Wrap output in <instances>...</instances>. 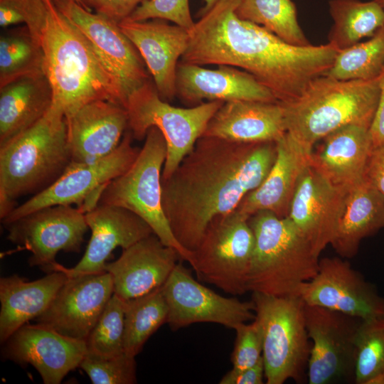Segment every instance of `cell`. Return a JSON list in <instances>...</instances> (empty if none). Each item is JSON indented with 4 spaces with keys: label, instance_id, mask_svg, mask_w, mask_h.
<instances>
[{
    "label": "cell",
    "instance_id": "cell-18",
    "mask_svg": "<svg viewBox=\"0 0 384 384\" xmlns=\"http://www.w3.org/2000/svg\"><path fill=\"white\" fill-rule=\"evenodd\" d=\"M113 294L112 278L107 272L68 276L50 305L35 321L85 341Z\"/></svg>",
    "mask_w": 384,
    "mask_h": 384
},
{
    "label": "cell",
    "instance_id": "cell-41",
    "mask_svg": "<svg viewBox=\"0 0 384 384\" xmlns=\"http://www.w3.org/2000/svg\"><path fill=\"white\" fill-rule=\"evenodd\" d=\"M83 6L119 23L149 0H80Z\"/></svg>",
    "mask_w": 384,
    "mask_h": 384
},
{
    "label": "cell",
    "instance_id": "cell-44",
    "mask_svg": "<svg viewBox=\"0 0 384 384\" xmlns=\"http://www.w3.org/2000/svg\"><path fill=\"white\" fill-rule=\"evenodd\" d=\"M369 131L373 148L384 144V69L381 73L379 100Z\"/></svg>",
    "mask_w": 384,
    "mask_h": 384
},
{
    "label": "cell",
    "instance_id": "cell-27",
    "mask_svg": "<svg viewBox=\"0 0 384 384\" xmlns=\"http://www.w3.org/2000/svg\"><path fill=\"white\" fill-rule=\"evenodd\" d=\"M319 142L310 154L309 164L330 183L348 190L363 179L373 149L368 128L344 126Z\"/></svg>",
    "mask_w": 384,
    "mask_h": 384
},
{
    "label": "cell",
    "instance_id": "cell-46",
    "mask_svg": "<svg viewBox=\"0 0 384 384\" xmlns=\"http://www.w3.org/2000/svg\"><path fill=\"white\" fill-rule=\"evenodd\" d=\"M75 1H76L78 3H79L80 5H82V6H83V5H82V2H81L80 0H75ZM83 7H84V6H83ZM84 8H85V7H84Z\"/></svg>",
    "mask_w": 384,
    "mask_h": 384
},
{
    "label": "cell",
    "instance_id": "cell-10",
    "mask_svg": "<svg viewBox=\"0 0 384 384\" xmlns=\"http://www.w3.org/2000/svg\"><path fill=\"white\" fill-rule=\"evenodd\" d=\"M248 219L236 209L214 218L189 263L200 280L233 296L248 292L255 244Z\"/></svg>",
    "mask_w": 384,
    "mask_h": 384
},
{
    "label": "cell",
    "instance_id": "cell-35",
    "mask_svg": "<svg viewBox=\"0 0 384 384\" xmlns=\"http://www.w3.org/2000/svg\"><path fill=\"white\" fill-rule=\"evenodd\" d=\"M384 69V26L368 41L340 50L325 75L341 80H366Z\"/></svg>",
    "mask_w": 384,
    "mask_h": 384
},
{
    "label": "cell",
    "instance_id": "cell-17",
    "mask_svg": "<svg viewBox=\"0 0 384 384\" xmlns=\"http://www.w3.org/2000/svg\"><path fill=\"white\" fill-rule=\"evenodd\" d=\"M1 347L2 358L32 366L44 384H60L69 372L80 367L87 354L85 341L37 323L20 327Z\"/></svg>",
    "mask_w": 384,
    "mask_h": 384
},
{
    "label": "cell",
    "instance_id": "cell-7",
    "mask_svg": "<svg viewBox=\"0 0 384 384\" xmlns=\"http://www.w3.org/2000/svg\"><path fill=\"white\" fill-rule=\"evenodd\" d=\"M166 158L164 137L152 127L134 161L104 187L97 204L119 206L135 213L148 223L164 245L176 249L181 260L190 263L192 252L176 240L162 206L161 178Z\"/></svg>",
    "mask_w": 384,
    "mask_h": 384
},
{
    "label": "cell",
    "instance_id": "cell-43",
    "mask_svg": "<svg viewBox=\"0 0 384 384\" xmlns=\"http://www.w3.org/2000/svg\"><path fill=\"white\" fill-rule=\"evenodd\" d=\"M364 178L384 196V144L373 149Z\"/></svg>",
    "mask_w": 384,
    "mask_h": 384
},
{
    "label": "cell",
    "instance_id": "cell-34",
    "mask_svg": "<svg viewBox=\"0 0 384 384\" xmlns=\"http://www.w3.org/2000/svg\"><path fill=\"white\" fill-rule=\"evenodd\" d=\"M44 74L40 41L25 26L0 37V87L18 78Z\"/></svg>",
    "mask_w": 384,
    "mask_h": 384
},
{
    "label": "cell",
    "instance_id": "cell-11",
    "mask_svg": "<svg viewBox=\"0 0 384 384\" xmlns=\"http://www.w3.org/2000/svg\"><path fill=\"white\" fill-rule=\"evenodd\" d=\"M133 137L126 131L117 148L108 156L92 163H70L64 173L49 187L14 208L4 219L3 225L38 209L77 204L86 213L97 205L104 187L126 171L134 161L140 149L132 146Z\"/></svg>",
    "mask_w": 384,
    "mask_h": 384
},
{
    "label": "cell",
    "instance_id": "cell-8",
    "mask_svg": "<svg viewBox=\"0 0 384 384\" xmlns=\"http://www.w3.org/2000/svg\"><path fill=\"white\" fill-rule=\"evenodd\" d=\"M252 293L255 319L262 333L266 383L307 380L311 342L306 326L305 302L300 297Z\"/></svg>",
    "mask_w": 384,
    "mask_h": 384
},
{
    "label": "cell",
    "instance_id": "cell-3",
    "mask_svg": "<svg viewBox=\"0 0 384 384\" xmlns=\"http://www.w3.org/2000/svg\"><path fill=\"white\" fill-rule=\"evenodd\" d=\"M40 43L43 70L53 92V105L68 117L84 105L107 100L126 107L127 98L86 37L46 0Z\"/></svg>",
    "mask_w": 384,
    "mask_h": 384
},
{
    "label": "cell",
    "instance_id": "cell-38",
    "mask_svg": "<svg viewBox=\"0 0 384 384\" xmlns=\"http://www.w3.org/2000/svg\"><path fill=\"white\" fill-rule=\"evenodd\" d=\"M80 368L86 373L93 384L137 383L135 357L125 353L112 358H99L86 354Z\"/></svg>",
    "mask_w": 384,
    "mask_h": 384
},
{
    "label": "cell",
    "instance_id": "cell-5",
    "mask_svg": "<svg viewBox=\"0 0 384 384\" xmlns=\"http://www.w3.org/2000/svg\"><path fill=\"white\" fill-rule=\"evenodd\" d=\"M380 75L366 80H341L325 75L313 80L296 99L282 102L287 132L305 149L331 132L354 124L370 129L380 93Z\"/></svg>",
    "mask_w": 384,
    "mask_h": 384
},
{
    "label": "cell",
    "instance_id": "cell-19",
    "mask_svg": "<svg viewBox=\"0 0 384 384\" xmlns=\"http://www.w3.org/2000/svg\"><path fill=\"white\" fill-rule=\"evenodd\" d=\"M348 191L333 186L309 163L299 178L287 218L319 257L334 239Z\"/></svg>",
    "mask_w": 384,
    "mask_h": 384
},
{
    "label": "cell",
    "instance_id": "cell-15",
    "mask_svg": "<svg viewBox=\"0 0 384 384\" xmlns=\"http://www.w3.org/2000/svg\"><path fill=\"white\" fill-rule=\"evenodd\" d=\"M53 1L86 37L105 68L120 84L127 98L150 80L140 53L117 23L86 9L75 0Z\"/></svg>",
    "mask_w": 384,
    "mask_h": 384
},
{
    "label": "cell",
    "instance_id": "cell-4",
    "mask_svg": "<svg viewBox=\"0 0 384 384\" xmlns=\"http://www.w3.org/2000/svg\"><path fill=\"white\" fill-rule=\"evenodd\" d=\"M72 162L66 118L52 105L35 124L0 146V218L23 196L53 184Z\"/></svg>",
    "mask_w": 384,
    "mask_h": 384
},
{
    "label": "cell",
    "instance_id": "cell-29",
    "mask_svg": "<svg viewBox=\"0 0 384 384\" xmlns=\"http://www.w3.org/2000/svg\"><path fill=\"white\" fill-rule=\"evenodd\" d=\"M384 228V196L365 178L348 189L331 243L344 258L354 257L361 242Z\"/></svg>",
    "mask_w": 384,
    "mask_h": 384
},
{
    "label": "cell",
    "instance_id": "cell-32",
    "mask_svg": "<svg viewBox=\"0 0 384 384\" xmlns=\"http://www.w3.org/2000/svg\"><path fill=\"white\" fill-rule=\"evenodd\" d=\"M168 306L161 287L144 295L124 301L123 346L135 357L147 340L166 323Z\"/></svg>",
    "mask_w": 384,
    "mask_h": 384
},
{
    "label": "cell",
    "instance_id": "cell-31",
    "mask_svg": "<svg viewBox=\"0 0 384 384\" xmlns=\"http://www.w3.org/2000/svg\"><path fill=\"white\" fill-rule=\"evenodd\" d=\"M333 26L329 43L338 50L372 37L384 26V9L379 0H330Z\"/></svg>",
    "mask_w": 384,
    "mask_h": 384
},
{
    "label": "cell",
    "instance_id": "cell-42",
    "mask_svg": "<svg viewBox=\"0 0 384 384\" xmlns=\"http://www.w3.org/2000/svg\"><path fill=\"white\" fill-rule=\"evenodd\" d=\"M265 366L262 357L253 366L242 370L231 369L219 381L220 384H262Z\"/></svg>",
    "mask_w": 384,
    "mask_h": 384
},
{
    "label": "cell",
    "instance_id": "cell-39",
    "mask_svg": "<svg viewBox=\"0 0 384 384\" xmlns=\"http://www.w3.org/2000/svg\"><path fill=\"white\" fill-rule=\"evenodd\" d=\"M127 19H161L172 22L189 31L196 23L191 16L188 0H149L138 6Z\"/></svg>",
    "mask_w": 384,
    "mask_h": 384
},
{
    "label": "cell",
    "instance_id": "cell-16",
    "mask_svg": "<svg viewBox=\"0 0 384 384\" xmlns=\"http://www.w3.org/2000/svg\"><path fill=\"white\" fill-rule=\"evenodd\" d=\"M299 297L306 304L361 319L384 317V297L375 286L338 257L319 260L317 273L302 285Z\"/></svg>",
    "mask_w": 384,
    "mask_h": 384
},
{
    "label": "cell",
    "instance_id": "cell-33",
    "mask_svg": "<svg viewBox=\"0 0 384 384\" xmlns=\"http://www.w3.org/2000/svg\"><path fill=\"white\" fill-rule=\"evenodd\" d=\"M236 15L257 24L284 41L295 46L311 43L304 35L292 0H239Z\"/></svg>",
    "mask_w": 384,
    "mask_h": 384
},
{
    "label": "cell",
    "instance_id": "cell-2",
    "mask_svg": "<svg viewBox=\"0 0 384 384\" xmlns=\"http://www.w3.org/2000/svg\"><path fill=\"white\" fill-rule=\"evenodd\" d=\"M239 0H220L189 31L181 61L230 65L252 75L282 102L298 97L315 78L324 75L338 51L326 44H290L264 27L240 18Z\"/></svg>",
    "mask_w": 384,
    "mask_h": 384
},
{
    "label": "cell",
    "instance_id": "cell-26",
    "mask_svg": "<svg viewBox=\"0 0 384 384\" xmlns=\"http://www.w3.org/2000/svg\"><path fill=\"white\" fill-rule=\"evenodd\" d=\"M286 132L281 102L234 100L217 110L202 137L239 143L276 142Z\"/></svg>",
    "mask_w": 384,
    "mask_h": 384
},
{
    "label": "cell",
    "instance_id": "cell-45",
    "mask_svg": "<svg viewBox=\"0 0 384 384\" xmlns=\"http://www.w3.org/2000/svg\"><path fill=\"white\" fill-rule=\"evenodd\" d=\"M220 0H203L204 6L200 10L198 13V16H202L206 12H208L215 4L218 3Z\"/></svg>",
    "mask_w": 384,
    "mask_h": 384
},
{
    "label": "cell",
    "instance_id": "cell-25",
    "mask_svg": "<svg viewBox=\"0 0 384 384\" xmlns=\"http://www.w3.org/2000/svg\"><path fill=\"white\" fill-rule=\"evenodd\" d=\"M276 159L267 176L236 208L248 218L260 210L287 217L299 178L309 163L311 151L287 132L276 142Z\"/></svg>",
    "mask_w": 384,
    "mask_h": 384
},
{
    "label": "cell",
    "instance_id": "cell-36",
    "mask_svg": "<svg viewBox=\"0 0 384 384\" xmlns=\"http://www.w3.org/2000/svg\"><path fill=\"white\" fill-rule=\"evenodd\" d=\"M384 373V317L362 319L355 338L356 384H370Z\"/></svg>",
    "mask_w": 384,
    "mask_h": 384
},
{
    "label": "cell",
    "instance_id": "cell-20",
    "mask_svg": "<svg viewBox=\"0 0 384 384\" xmlns=\"http://www.w3.org/2000/svg\"><path fill=\"white\" fill-rule=\"evenodd\" d=\"M118 25L140 53L160 97L171 102L176 96V70L189 31L161 19H125Z\"/></svg>",
    "mask_w": 384,
    "mask_h": 384
},
{
    "label": "cell",
    "instance_id": "cell-9",
    "mask_svg": "<svg viewBox=\"0 0 384 384\" xmlns=\"http://www.w3.org/2000/svg\"><path fill=\"white\" fill-rule=\"evenodd\" d=\"M223 103L211 101L186 108L174 107L160 97L153 80H149L127 98L128 129L137 140L145 138L152 127L161 132L166 144L161 178L165 180L192 150Z\"/></svg>",
    "mask_w": 384,
    "mask_h": 384
},
{
    "label": "cell",
    "instance_id": "cell-40",
    "mask_svg": "<svg viewBox=\"0 0 384 384\" xmlns=\"http://www.w3.org/2000/svg\"><path fill=\"white\" fill-rule=\"evenodd\" d=\"M236 333L231 355L232 369L242 370L255 365L262 357V329L255 319L250 323H241L234 329Z\"/></svg>",
    "mask_w": 384,
    "mask_h": 384
},
{
    "label": "cell",
    "instance_id": "cell-30",
    "mask_svg": "<svg viewBox=\"0 0 384 384\" xmlns=\"http://www.w3.org/2000/svg\"><path fill=\"white\" fill-rule=\"evenodd\" d=\"M53 105L45 74L26 76L0 87V146L38 122Z\"/></svg>",
    "mask_w": 384,
    "mask_h": 384
},
{
    "label": "cell",
    "instance_id": "cell-24",
    "mask_svg": "<svg viewBox=\"0 0 384 384\" xmlns=\"http://www.w3.org/2000/svg\"><path fill=\"white\" fill-rule=\"evenodd\" d=\"M176 96L185 104L250 100L278 101L272 92L252 75L236 67L208 69L180 61L176 70Z\"/></svg>",
    "mask_w": 384,
    "mask_h": 384
},
{
    "label": "cell",
    "instance_id": "cell-14",
    "mask_svg": "<svg viewBox=\"0 0 384 384\" xmlns=\"http://www.w3.org/2000/svg\"><path fill=\"white\" fill-rule=\"evenodd\" d=\"M168 306L166 323L173 330L196 323H215L234 329L255 319L252 300L225 297L196 280L178 262L161 287Z\"/></svg>",
    "mask_w": 384,
    "mask_h": 384
},
{
    "label": "cell",
    "instance_id": "cell-12",
    "mask_svg": "<svg viewBox=\"0 0 384 384\" xmlns=\"http://www.w3.org/2000/svg\"><path fill=\"white\" fill-rule=\"evenodd\" d=\"M4 226L10 242L31 252L29 265L48 273L55 271L59 252H80L89 228L85 213L71 205L45 207Z\"/></svg>",
    "mask_w": 384,
    "mask_h": 384
},
{
    "label": "cell",
    "instance_id": "cell-13",
    "mask_svg": "<svg viewBox=\"0 0 384 384\" xmlns=\"http://www.w3.org/2000/svg\"><path fill=\"white\" fill-rule=\"evenodd\" d=\"M305 320L311 342L308 383L354 381L355 338L362 319L305 304Z\"/></svg>",
    "mask_w": 384,
    "mask_h": 384
},
{
    "label": "cell",
    "instance_id": "cell-21",
    "mask_svg": "<svg viewBox=\"0 0 384 384\" xmlns=\"http://www.w3.org/2000/svg\"><path fill=\"white\" fill-rule=\"evenodd\" d=\"M85 218L91 237L84 255L73 267L58 264L55 271L62 270L68 277L102 273L114 249L124 250L154 234L142 218L119 206L97 204L85 213Z\"/></svg>",
    "mask_w": 384,
    "mask_h": 384
},
{
    "label": "cell",
    "instance_id": "cell-23",
    "mask_svg": "<svg viewBox=\"0 0 384 384\" xmlns=\"http://www.w3.org/2000/svg\"><path fill=\"white\" fill-rule=\"evenodd\" d=\"M179 259L176 249L151 234L123 250L105 270L112 276L114 294L126 301L162 287Z\"/></svg>",
    "mask_w": 384,
    "mask_h": 384
},
{
    "label": "cell",
    "instance_id": "cell-22",
    "mask_svg": "<svg viewBox=\"0 0 384 384\" xmlns=\"http://www.w3.org/2000/svg\"><path fill=\"white\" fill-rule=\"evenodd\" d=\"M65 118L73 164L92 163L108 156L128 129L126 107L107 100L91 101Z\"/></svg>",
    "mask_w": 384,
    "mask_h": 384
},
{
    "label": "cell",
    "instance_id": "cell-6",
    "mask_svg": "<svg viewBox=\"0 0 384 384\" xmlns=\"http://www.w3.org/2000/svg\"><path fill=\"white\" fill-rule=\"evenodd\" d=\"M248 222L255 240L248 292L299 297L302 285L317 273L319 257L287 217L260 210Z\"/></svg>",
    "mask_w": 384,
    "mask_h": 384
},
{
    "label": "cell",
    "instance_id": "cell-28",
    "mask_svg": "<svg viewBox=\"0 0 384 384\" xmlns=\"http://www.w3.org/2000/svg\"><path fill=\"white\" fill-rule=\"evenodd\" d=\"M67 279L68 275L62 270L31 282L17 274L1 277V345L20 327L43 314Z\"/></svg>",
    "mask_w": 384,
    "mask_h": 384
},
{
    "label": "cell",
    "instance_id": "cell-37",
    "mask_svg": "<svg viewBox=\"0 0 384 384\" xmlns=\"http://www.w3.org/2000/svg\"><path fill=\"white\" fill-rule=\"evenodd\" d=\"M124 301L113 294L85 340L87 355L112 358L124 353Z\"/></svg>",
    "mask_w": 384,
    "mask_h": 384
},
{
    "label": "cell",
    "instance_id": "cell-1",
    "mask_svg": "<svg viewBox=\"0 0 384 384\" xmlns=\"http://www.w3.org/2000/svg\"><path fill=\"white\" fill-rule=\"evenodd\" d=\"M276 156L274 142L199 138L172 174L161 179L163 209L178 243L193 251L214 218L235 210L262 183Z\"/></svg>",
    "mask_w": 384,
    "mask_h": 384
},
{
    "label": "cell",
    "instance_id": "cell-47",
    "mask_svg": "<svg viewBox=\"0 0 384 384\" xmlns=\"http://www.w3.org/2000/svg\"><path fill=\"white\" fill-rule=\"evenodd\" d=\"M381 3V4L383 5V9H384V0H379Z\"/></svg>",
    "mask_w": 384,
    "mask_h": 384
}]
</instances>
